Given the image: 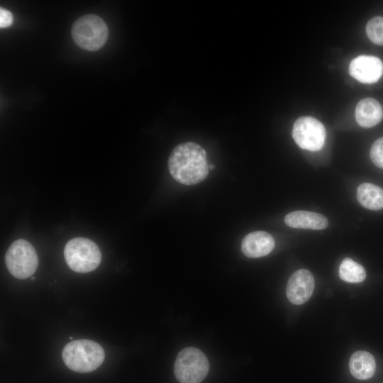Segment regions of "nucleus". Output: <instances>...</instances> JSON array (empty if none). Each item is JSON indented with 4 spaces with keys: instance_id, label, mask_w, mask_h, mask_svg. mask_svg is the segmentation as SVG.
Wrapping results in <instances>:
<instances>
[{
    "instance_id": "obj_16",
    "label": "nucleus",
    "mask_w": 383,
    "mask_h": 383,
    "mask_svg": "<svg viewBox=\"0 0 383 383\" xmlns=\"http://www.w3.org/2000/svg\"><path fill=\"white\" fill-rule=\"evenodd\" d=\"M366 33L372 43L383 45V17L377 16L370 19L366 26Z\"/></svg>"
},
{
    "instance_id": "obj_17",
    "label": "nucleus",
    "mask_w": 383,
    "mask_h": 383,
    "mask_svg": "<svg viewBox=\"0 0 383 383\" xmlns=\"http://www.w3.org/2000/svg\"><path fill=\"white\" fill-rule=\"evenodd\" d=\"M370 154L372 162L383 169V136L372 144Z\"/></svg>"
},
{
    "instance_id": "obj_15",
    "label": "nucleus",
    "mask_w": 383,
    "mask_h": 383,
    "mask_svg": "<svg viewBox=\"0 0 383 383\" xmlns=\"http://www.w3.org/2000/svg\"><path fill=\"white\" fill-rule=\"evenodd\" d=\"M339 276L341 279L349 283H360L366 278L364 267L350 258H345L339 267Z\"/></svg>"
},
{
    "instance_id": "obj_12",
    "label": "nucleus",
    "mask_w": 383,
    "mask_h": 383,
    "mask_svg": "<svg viewBox=\"0 0 383 383\" xmlns=\"http://www.w3.org/2000/svg\"><path fill=\"white\" fill-rule=\"evenodd\" d=\"M383 117L381 104L373 98L360 100L355 109V118L358 124L364 128H371L378 124Z\"/></svg>"
},
{
    "instance_id": "obj_9",
    "label": "nucleus",
    "mask_w": 383,
    "mask_h": 383,
    "mask_svg": "<svg viewBox=\"0 0 383 383\" xmlns=\"http://www.w3.org/2000/svg\"><path fill=\"white\" fill-rule=\"evenodd\" d=\"M349 73L362 83H374L383 74V64L377 57L360 55L351 61Z\"/></svg>"
},
{
    "instance_id": "obj_5",
    "label": "nucleus",
    "mask_w": 383,
    "mask_h": 383,
    "mask_svg": "<svg viewBox=\"0 0 383 383\" xmlns=\"http://www.w3.org/2000/svg\"><path fill=\"white\" fill-rule=\"evenodd\" d=\"M209 370L206 356L194 347H187L179 351L174 365V375L179 383H200Z\"/></svg>"
},
{
    "instance_id": "obj_8",
    "label": "nucleus",
    "mask_w": 383,
    "mask_h": 383,
    "mask_svg": "<svg viewBox=\"0 0 383 383\" xmlns=\"http://www.w3.org/2000/svg\"><path fill=\"white\" fill-rule=\"evenodd\" d=\"M314 278L310 271L301 269L294 272L289 277L286 289L289 301L296 305L307 301L313 294Z\"/></svg>"
},
{
    "instance_id": "obj_18",
    "label": "nucleus",
    "mask_w": 383,
    "mask_h": 383,
    "mask_svg": "<svg viewBox=\"0 0 383 383\" xmlns=\"http://www.w3.org/2000/svg\"><path fill=\"white\" fill-rule=\"evenodd\" d=\"M13 21V17L11 11L1 8L0 9V27L1 28L10 26Z\"/></svg>"
},
{
    "instance_id": "obj_2",
    "label": "nucleus",
    "mask_w": 383,
    "mask_h": 383,
    "mask_svg": "<svg viewBox=\"0 0 383 383\" xmlns=\"http://www.w3.org/2000/svg\"><path fill=\"white\" fill-rule=\"evenodd\" d=\"M62 357L71 370L86 373L95 370L102 364L105 353L97 343L80 339L68 343L62 350Z\"/></svg>"
},
{
    "instance_id": "obj_19",
    "label": "nucleus",
    "mask_w": 383,
    "mask_h": 383,
    "mask_svg": "<svg viewBox=\"0 0 383 383\" xmlns=\"http://www.w3.org/2000/svg\"><path fill=\"white\" fill-rule=\"evenodd\" d=\"M213 168H214V165H209V169L213 170Z\"/></svg>"
},
{
    "instance_id": "obj_21",
    "label": "nucleus",
    "mask_w": 383,
    "mask_h": 383,
    "mask_svg": "<svg viewBox=\"0 0 383 383\" xmlns=\"http://www.w3.org/2000/svg\"><path fill=\"white\" fill-rule=\"evenodd\" d=\"M31 279H32V280H34V279H35V278H34L33 277H32V278H31Z\"/></svg>"
},
{
    "instance_id": "obj_7",
    "label": "nucleus",
    "mask_w": 383,
    "mask_h": 383,
    "mask_svg": "<svg viewBox=\"0 0 383 383\" xmlns=\"http://www.w3.org/2000/svg\"><path fill=\"white\" fill-rule=\"evenodd\" d=\"M326 135L323 125L311 116L300 117L293 125L292 137L297 145L304 150H321L323 147Z\"/></svg>"
},
{
    "instance_id": "obj_10",
    "label": "nucleus",
    "mask_w": 383,
    "mask_h": 383,
    "mask_svg": "<svg viewBox=\"0 0 383 383\" xmlns=\"http://www.w3.org/2000/svg\"><path fill=\"white\" fill-rule=\"evenodd\" d=\"M274 247V240L265 231L250 233L243 239L241 250L243 254L251 258L268 255Z\"/></svg>"
},
{
    "instance_id": "obj_3",
    "label": "nucleus",
    "mask_w": 383,
    "mask_h": 383,
    "mask_svg": "<svg viewBox=\"0 0 383 383\" xmlns=\"http://www.w3.org/2000/svg\"><path fill=\"white\" fill-rule=\"evenodd\" d=\"M65 261L74 272L87 273L96 269L101 260L98 245L86 238H74L69 240L64 249Z\"/></svg>"
},
{
    "instance_id": "obj_13",
    "label": "nucleus",
    "mask_w": 383,
    "mask_h": 383,
    "mask_svg": "<svg viewBox=\"0 0 383 383\" xmlns=\"http://www.w3.org/2000/svg\"><path fill=\"white\" fill-rule=\"evenodd\" d=\"M349 368L351 374L357 379L365 380L371 378L376 369L375 360L367 351L355 352L350 358Z\"/></svg>"
},
{
    "instance_id": "obj_11",
    "label": "nucleus",
    "mask_w": 383,
    "mask_h": 383,
    "mask_svg": "<svg viewBox=\"0 0 383 383\" xmlns=\"http://www.w3.org/2000/svg\"><path fill=\"white\" fill-rule=\"evenodd\" d=\"M284 223L289 227L311 230H323L328 226L327 218L318 213L295 211L284 217Z\"/></svg>"
},
{
    "instance_id": "obj_20",
    "label": "nucleus",
    "mask_w": 383,
    "mask_h": 383,
    "mask_svg": "<svg viewBox=\"0 0 383 383\" xmlns=\"http://www.w3.org/2000/svg\"><path fill=\"white\" fill-rule=\"evenodd\" d=\"M70 340H72V339H73V338H72V337H70Z\"/></svg>"
},
{
    "instance_id": "obj_14",
    "label": "nucleus",
    "mask_w": 383,
    "mask_h": 383,
    "mask_svg": "<svg viewBox=\"0 0 383 383\" xmlns=\"http://www.w3.org/2000/svg\"><path fill=\"white\" fill-rule=\"evenodd\" d=\"M357 199L367 209L376 211L383 209V189L377 185L361 184L357 189Z\"/></svg>"
},
{
    "instance_id": "obj_1",
    "label": "nucleus",
    "mask_w": 383,
    "mask_h": 383,
    "mask_svg": "<svg viewBox=\"0 0 383 383\" xmlns=\"http://www.w3.org/2000/svg\"><path fill=\"white\" fill-rule=\"evenodd\" d=\"M168 168L174 179L180 184H196L209 172L206 152L200 145L193 142L179 144L170 155Z\"/></svg>"
},
{
    "instance_id": "obj_4",
    "label": "nucleus",
    "mask_w": 383,
    "mask_h": 383,
    "mask_svg": "<svg viewBox=\"0 0 383 383\" xmlns=\"http://www.w3.org/2000/svg\"><path fill=\"white\" fill-rule=\"evenodd\" d=\"M74 43L88 51L100 49L106 42L109 29L99 16L87 14L74 21L71 30Z\"/></svg>"
},
{
    "instance_id": "obj_6",
    "label": "nucleus",
    "mask_w": 383,
    "mask_h": 383,
    "mask_svg": "<svg viewBox=\"0 0 383 383\" xmlns=\"http://www.w3.org/2000/svg\"><path fill=\"white\" fill-rule=\"evenodd\" d=\"M5 263L14 277L23 279L32 276L38 265V258L33 246L27 240H15L5 255Z\"/></svg>"
}]
</instances>
